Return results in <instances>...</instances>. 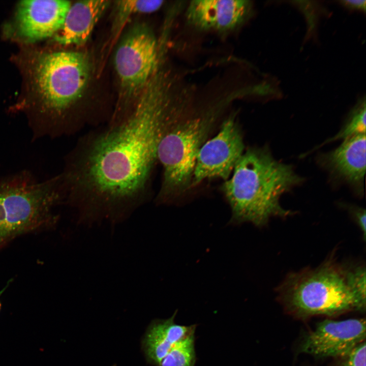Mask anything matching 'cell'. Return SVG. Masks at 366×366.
I'll return each instance as SVG.
<instances>
[{
  "label": "cell",
  "mask_w": 366,
  "mask_h": 366,
  "mask_svg": "<svg viewBox=\"0 0 366 366\" xmlns=\"http://www.w3.org/2000/svg\"><path fill=\"white\" fill-rule=\"evenodd\" d=\"M182 112L176 87L156 74L125 120L79 139L60 174L65 203L75 210L77 224L90 227L106 220L114 226L147 201L159 142Z\"/></svg>",
  "instance_id": "6da1fadb"
},
{
  "label": "cell",
  "mask_w": 366,
  "mask_h": 366,
  "mask_svg": "<svg viewBox=\"0 0 366 366\" xmlns=\"http://www.w3.org/2000/svg\"><path fill=\"white\" fill-rule=\"evenodd\" d=\"M90 65L86 55L76 51L42 53L32 69L35 102L29 107L33 138L74 134L68 113L87 85Z\"/></svg>",
  "instance_id": "7a4b0ae2"
},
{
  "label": "cell",
  "mask_w": 366,
  "mask_h": 366,
  "mask_svg": "<svg viewBox=\"0 0 366 366\" xmlns=\"http://www.w3.org/2000/svg\"><path fill=\"white\" fill-rule=\"evenodd\" d=\"M233 171L222 186L231 208V222H247L261 227L271 217L291 214L279 200L302 180L292 166L277 161L268 149L253 147L243 153Z\"/></svg>",
  "instance_id": "3957f363"
},
{
  "label": "cell",
  "mask_w": 366,
  "mask_h": 366,
  "mask_svg": "<svg viewBox=\"0 0 366 366\" xmlns=\"http://www.w3.org/2000/svg\"><path fill=\"white\" fill-rule=\"evenodd\" d=\"M284 301L302 316H333L365 308V268L328 260L290 274L279 287Z\"/></svg>",
  "instance_id": "277c9868"
},
{
  "label": "cell",
  "mask_w": 366,
  "mask_h": 366,
  "mask_svg": "<svg viewBox=\"0 0 366 366\" xmlns=\"http://www.w3.org/2000/svg\"><path fill=\"white\" fill-rule=\"evenodd\" d=\"M63 203L59 174L43 181L28 171L0 175V250L21 236L55 228Z\"/></svg>",
  "instance_id": "5b68a950"
},
{
  "label": "cell",
  "mask_w": 366,
  "mask_h": 366,
  "mask_svg": "<svg viewBox=\"0 0 366 366\" xmlns=\"http://www.w3.org/2000/svg\"><path fill=\"white\" fill-rule=\"evenodd\" d=\"M216 109L169 126L157 148V161L163 167V181L157 200L166 201L192 182L199 151L217 117Z\"/></svg>",
  "instance_id": "8992f818"
},
{
  "label": "cell",
  "mask_w": 366,
  "mask_h": 366,
  "mask_svg": "<svg viewBox=\"0 0 366 366\" xmlns=\"http://www.w3.org/2000/svg\"><path fill=\"white\" fill-rule=\"evenodd\" d=\"M158 53L156 37L145 25L133 27L123 38L114 55L121 98L110 118L111 124L122 122L131 113L138 95L159 66Z\"/></svg>",
  "instance_id": "52a82bcc"
},
{
  "label": "cell",
  "mask_w": 366,
  "mask_h": 366,
  "mask_svg": "<svg viewBox=\"0 0 366 366\" xmlns=\"http://www.w3.org/2000/svg\"><path fill=\"white\" fill-rule=\"evenodd\" d=\"M242 135L232 116L222 124L216 136L204 142L197 155L192 184L195 186L206 179L229 177L243 153Z\"/></svg>",
  "instance_id": "ba28073f"
},
{
  "label": "cell",
  "mask_w": 366,
  "mask_h": 366,
  "mask_svg": "<svg viewBox=\"0 0 366 366\" xmlns=\"http://www.w3.org/2000/svg\"><path fill=\"white\" fill-rule=\"evenodd\" d=\"M365 338L363 319H326L305 338L300 351L317 357H345Z\"/></svg>",
  "instance_id": "9c48e42d"
},
{
  "label": "cell",
  "mask_w": 366,
  "mask_h": 366,
  "mask_svg": "<svg viewBox=\"0 0 366 366\" xmlns=\"http://www.w3.org/2000/svg\"><path fill=\"white\" fill-rule=\"evenodd\" d=\"M252 13L250 1H192L186 17L188 23L199 30L226 33L243 24Z\"/></svg>",
  "instance_id": "30bf717a"
},
{
  "label": "cell",
  "mask_w": 366,
  "mask_h": 366,
  "mask_svg": "<svg viewBox=\"0 0 366 366\" xmlns=\"http://www.w3.org/2000/svg\"><path fill=\"white\" fill-rule=\"evenodd\" d=\"M71 4L62 0L20 2L15 19L17 34L33 42L54 36L62 26Z\"/></svg>",
  "instance_id": "8fae6325"
},
{
  "label": "cell",
  "mask_w": 366,
  "mask_h": 366,
  "mask_svg": "<svg viewBox=\"0 0 366 366\" xmlns=\"http://www.w3.org/2000/svg\"><path fill=\"white\" fill-rule=\"evenodd\" d=\"M365 139L363 134L345 139L338 147L321 158L333 173L360 192L365 172Z\"/></svg>",
  "instance_id": "7c38bea8"
},
{
  "label": "cell",
  "mask_w": 366,
  "mask_h": 366,
  "mask_svg": "<svg viewBox=\"0 0 366 366\" xmlns=\"http://www.w3.org/2000/svg\"><path fill=\"white\" fill-rule=\"evenodd\" d=\"M109 3L90 0L71 4L62 26L54 35V40L64 45L84 44Z\"/></svg>",
  "instance_id": "4fadbf2b"
},
{
  "label": "cell",
  "mask_w": 366,
  "mask_h": 366,
  "mask_svg": "<svg viewBox=\"0 0 366 366\" xmlns=\"http://www.w3.org/2000/svg\"><path fill=\"white\" fill-rule=\"evenodd\" d=\"M177 310L166 319H154L147 326L141 341V349L148 363L158 366L171 348L196 331V324L186 326L174 321Z\"/></svg>",
  "instance_id": "5bb4252c"
},
{
  "label": "cell",
  "mask_w": 366,
  "mask_h": 366,
  "mask_svg": "<svg viewBox=\"0 0 366 366\" xmlns=\"http://www.w3.org/2000/svg\"><path fill=\"white\" fill-rule=\"evenodd\" d=\"M163 1H116L115 4L114 30L117 34H118L132 16L156 12L163 6Z\"/></svg>",
  "instance_id": "9a60e30c"
},
{
  "label": "cell",
  "mask_w": 366,
  "mask_h": 366,
  "mask_svg": "<svg viewBox=\"0 0 366 366\" xmlns=\"http://www.w3.org/2000/svg\"><path fill=\"white\" fill-rule=\"evenodd\" d=\"M195 331L177 342L158 366H195L196 361Z\"/></svg>",
  "instance_id": "2e32d148"
},
{
  "label": "cell",
  "mask_w": 366,
  "mask_h": 366,
  "mask_svg": "<svg viewBox=\"0 0 366 366\" xmlns=\"http://www.w3.org/2000/svg\"><path fill=\"white\" fill-rule=\"evenodd\" d=\"M366 109L365 98L359 102L350 114L342 129L333 137L327 139L319 147L332 141L343 140L353 136L365 134Z\"/></svg>",
  "instance_id": "e0dca14e"
},
{
  "label": "cell",
  "mask_w": 366,
  "mask_h": 366,
  "mask_svg": "<svg viewBox=\"0 0 366 366\" xmlns=\"http://www.w3.org/2000/svg\"><path fill=\"white\" fill-rule=\"evenodd\" d=\"M341 366H365V342L356 346L346 357Z\"/></svg>",
  "instance_id": "ac0fdd59"
},
{
  "label": "cell",
  "mask_w": 366,
  "mask_h": 366,
  "mask_svg": "<svg viewBox=\"0 0 366 366\" xmlns=\"http://www.w3.org/2000/svg\"><path fill=\"white\" fill-rule=\"evenodd\" d=\"M354 219L363 233V236L365 237V210L362 208H356L353 210Z\"/></svg>",
  "instance_id": "d6986e66"
},
{
  "label": "cell",
  "mask_w": 366,
  "mask_h": 366,
  "mask_svg": "<svg viewBox=\"0 0 366 366\" xmlns=\"http://www.w3.org/2000/svg\"><path fill=\"white\" fill-rule=\"evenodd\" d=\"M347 8L365 12L366 1L362 0H346L341 2Z\"/></svg>",
  "instance_id": "ffe728a7"
},
{
  "label": "cell",
  "mask_w": 366,
  "mask_h": 366,
  "mask_svg": "<svg viewBox=\"0 0 366 366\" xmlns=\"http://www.w3.org/2000/svg\"><path fill=\"white\" fill-rule=\"evenodd\" d=\"M12 281H13L12 279L9 280L8 281L7 283L6 284V286L1 290H0V297L2 295V294L5 291V290L7 289V288L9 287V286L10 285V283L12 282ZM1 309H2V303L0 301V311L1 310Z\"/></svg>",
  "instance_id": "44dd1931"
}]
</instances>
